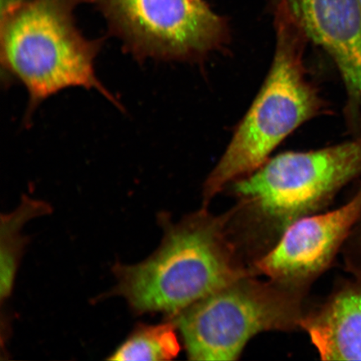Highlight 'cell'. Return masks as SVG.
I'll use <instances>...</instances> for the list:
<instances>
[{"label":"cell","instance_id":"cell-8","mask_svg":"<svg viewBox=\"0 0 361 361\" xmlns=\"http://www.w3.org/2000/svg\"><path fill=\"white\" fill-rule=\"evenodd\" d=\"M274 18L290 22L335 61L346 87L361 89L360 0H269Z\"/></svg>","mask_w":361,"mask_h":361},{"label":"cell","instance_id":"cell-12","mask_svg":"<svg viewBox=\"0 0 361 361\" xmlns=\"http://www.w3.org/2000/svg\"><path fill=\"white\" fill-rule=\"evenodd\" d=\"M360 6H361V0H360Z\"/></svg>","mask_w":361,"mask_h":361},{"label":"cell","instance_id":"cell-4","mask_svg":"<svg viewBox=\"0 0 361 361\" xmlns=\"http://www.w3.org/2000/svg\"><path fill=\"white\" fill-rule=\"evenodd\" d=\"M272 66L254 103L203 184L202 206L236 180L254 173L288 135L319 114L323 102L305 66L308 42L290 22L275 18Z\"/></svg>","mask_w":361,"mask_h":361},{"label":"cell","instance_id":"cell-10","mask_svg":"<svg viewBox=\"0 0 361 361\" xmlns=\"http://www.w3.org/2000/svg\"><path fill=\"white\" fill-rule=\"evenodd\" d=\"M178 329L173 322L139 326L116 350L110 360H169L179 354Z\"/></svg>","mask_w":361,"mask_h":361},{"label":"cell","instance_id":"cell-2","mask_svg":"<svg viewBox=\"0 0 361 361\" xmlns=\"http://www.w3.org/2000/svg\"><path fill=\"white\" fill-rule=\"evenodd\" d=\"M361 173V139L312 152H286L234 182L231 225L254 264L296 221L317 213Z\"/></svg>","mask_w":361,"mask_h":361},{"label":"cell","instance_id":"cell-1","mask_svg":"<svg viewBox=\"0 0 361 361\" xmlns=\"http://www.w3.org/2000/svg\"><path fill=\"white\" fill-rule=\"evenodd\" d=\"M230 219V210L214 214L205 207L174 224L161 215V245L141 263L114 266L111 295L138 314L171 317L238 279L257 276Z\"/></svg>","mask_w":361,"mask_h":361},{"label":"cell","instance_id":"cell-7","mask_svg":"<svg viewBox=\"0 0 361 361\" xmlns=\"http://www.w3.org/2000/svg\"><path fill=\"white\" fill-rule=\"evenodd\" d=\"M361 215V189L336 210L296 221L252 264L257 276L309 290L326 271Z\"/></svg>","mask_w":361,"mask_h":361},{"label":"cell","instance_id":"cell-9","mask_svg":"<svg viewBox=\"0 0 361 361\" xmlns=\"http://www.w3.org/2000/svg\"><path fill=\"white\" fill-rule=\"evenodd\" d=\"M300 329L322 360H361V284H348L309 308Z\"/></svg>","mask_w":361,"mask_h":361},{"label":"cell","instance_id":"cell-6","mask_svg":"<svg viewBox=\"0 0 361 361\" xmlns=\"http://www.w3.org/2000/svg\"><path fill=\"white\" fill-rule=\"evenodd\" d=\"M111 32L139 59L201 61L229 40L227 20L205 0H92Z\"/></svg>","mask_w":361,"mask_h":361},{"label":"cell","instance_id":"cell-11","mask_svg":"<svg viewBox=\"0 0 361 361\" xmlns=\"http://www.w3.org/2000/svg\"><path fill=\"white\" fill-rule=\"evenodd\" d=\"M49 207L42 201L25 197L18 209L8 215H2L1 224V298L10 296L18 263L26 243L22 236L23 226L35 216L48 213Z\"/></svg>","mask_w":361,"mask_h":361},{"label":"cell","instance_id":"cell-3","mask_svg":"<svg viewBox=\"0 0 361 361\" xmlns=\"http://www.w3.org/2000/svg\"><path fill=\"white\" fill-rule=\"evenodd\" d=\"M84 2L92 0H24L1 11L2 76L28 92L26 123L47 98L71 87L96 90L120 106L94 71L102 40L84 37L75 25V8Z\"/></svg>","mask_w":361,"mask_h":361},{"label":"cell","instance_id":"cell-5","mask_svg":"<svg viewBox=\"0 0 361 361\" xmlns=\"http://www.w3.org/2000/svg\"><path fill=\"white\" fill-rule=\"evenodd\" d=\"M247 275L171 316L191 360H236L260 333L300 329L309 290Z\"/></svg>","mask_w":361,"mask_h":361}]
</instances>
